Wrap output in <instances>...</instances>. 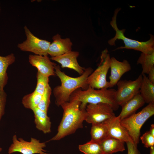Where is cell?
I'll return each instance as SVG.
<instances>
[{
  "label": "cell",
  "instance_id": "cell-30",
  "mask_svg": "<svg viewBox=\"0 0 154 154\" xmlns=\"http://www.w3.org/2000/svg\"><path fill=\"white\" fill-rule=\"evenodd\" d=\"M147 77L149 81L154 84V67L151 68L149 71Z\"/></svg>",
  "mask_w": 154,
  "mask_h": 154
},
{
  "label": "cell",
  "instance_id": "cell-16",
  "mask_svg": "<svg viewBox=\"0 0 154 154\" xmlns=\"http://www.w3.org/2000/svg\"><path fill=\"white\" fill-rule=\"evenodd\" d=\"M145 103L139 92L122 106L121 110L119 115L121 120L135 113Z\"/></svg>",
  "mask_w": 154,
  "mask_h": 154
},
{
  "label": "cell",
  "instance_id": "cell-11",
  "mask_svg": "<svg viewBox=\"0 0 154 154\" xmlns=\"http://www.w3.org/2000/svg\"><path fill=\"white\" fill-rule=\"evenodd\" d=\"M120 121L119 117L118 116L104 122L108 128V137L125 142H130L134 143L126 129L121 124Z\"/></svg>",
  "mask_w": 154,
  "mask_h": 154
},
{
  "label": "cell",
  "instance_id": "cell-6",
  "mask_svg": "<svg viewBox=\"0 0 154 154\" xmlns=\"http://www.w3.org/2000/svg\"><path fill=\"white\" fill-rule=\"evenodd\" d=\"M110 59L108 49L103 50L98 67L88 78L87 83L88 86L95 89L109 88V82L106 80V76L110 68Z\"/></svg>",
  "mask_w": 154,
  "mask_h": 154
},
{
  "label": "cell",
  "instance_id": "cell-34",
  "mask_svg": "<svg viewBox=\"0 0 154 154\" xmlns=\"http://www.w3.org/2000/svg\"><path fill=\"white\" fill-rule=\"evenodd\" d=\"M1 11V7H0V13Z\"/></svg>",
  "mask_w": 154,
  "mask_h": 154
},
{
  "label": "cell",
  "instance_id": "cell-2",
  "mask_svg": "<svg viewBox=\"0 0 154 154\" xmlns=\"http://www.w3.org/2000/svg\"><path fill=\"white\" fill-rule=\"evenodd\" d=\"M54 70L56 75L60 81L61 84L54 88L53 93L55 98V104L60 106L62 104L69 102L71 95L77 89L85 90L88 88L87 78L94 70L91 67H88L85 69L82 74L76 77L67 75L62 72L60 66L57 65Z\"/></svg>",
  "mask_w": 154,
  "mask_h": 154
},
{
  "label": "cell",
  "instance_id": "cell-32",
  "mask_svg": "<svg viewBox=\"0 0 154 154\" xmlns=\"http://www.w3.org/2000/svg\"><path fill=\"white\" fill-rule=\"evenodd\" d=\"M150 151L149 154H154V146L150 148Z\"/></svg>",
  "mask_w": 154,
  "mask_h": 154
},
{
  "label": "cell",
  "instance_id": "cell-7",
  "mask_svg": "<svg viewBox=\"0 0 154 154\" xmlns=\"http://www.w3.org/2000/svg\"><path fill=\"white\" fill-rule=\"evenodd\" d=\"M46 147V142H41L33 137L28 141L22 138L17 139L16 135L12 137V143L9 147L8 153L11 154L18 152L22 154H49L43 148Z\"/></svg>",
  "mask_w": 154,
  "mask_h": 154
},
{
  "label": "cell",
  "instance_id": "cell-24",
  "mask_svg": "<svg viewBox=\"0 0 154 154\" xmlns=\"http://www.w3.org/2000/svg\"><path fill=\"white\" fill-rule=\"evenodd\" d=\"M78 148L84 154H104L100 143L91 140L79 145Z\"/></svg>",
  "mask_w": 154,
  "mask_h": 154
},
{
  "label": "cell",
  "instance_id": "cell-9",
  "mask_svg": "<svg viewBox=\"0 0 154 154\" xmlns=\"http://www.w3.org/2000/svg\"><path fill=\"white\" fill-rule=\"evenodd\" d=\"M26 40L17 45L21 50L32 52L36 55L48 56V51L51 42L39 38L35 36L25 26L24 27Z\"/></svg>",
  "mask_w": 154,
  "mask_h": 154
},
{
  "label": "cell",
  "instance_id": "cell-25",
  "mask_svg": "<svg viewBox=\"0 0 154 154\" xmlns=\"http://www.w3.org/2000/svg\"><path fill=\"white\" fill-rule=\"evenodd\" d=\"M49 77L44 76L37 71V84L35 91L42 95L49 85Z\"/></svg>",
  "mask_w": 154,
  "mask_h": 154
},
{
  "label": "cell",
  "instance_id": "cell-20",
  "mask_svg": "<svg viewBox=\"0 0 154 154\" xmlns=\"http://www.w3.org/2000/svg\"><path fill=\"white\" fill-rule=\"evenodd\" d=\"M142 74L143 78L139 93L145 103L148 104L154 103V84L149 81L145 74Z\"/></svg>",
  "mask_w": 154,
  "mask_h": 154
},
{
  "label": "cell",
  "instance_id": "cell-29",
  "mask_svg": "<svg viewBox=\"0 0 154 154\" xmlns=\"http://www.w3.org/2000/svg\"><path fill=\"white\" fill-rule=\"evenodd\" d=\"M126 143L127 148V154H141L138 149L137 145L130 142Z\"/></svg>",
  "mask_w": 154,
  "mask_h": 154
},
{
  "label": "cell",
  "instance_id": "cell-31",
  "mask_svg": "<svg viewBox=\"0 0 154 154\" xmlns=\"http://www.w3.org/2000/svg\"><path fill=\"white\" fill-rule=\"evenodd\" d=\"M150 133L153 136H154V125L152 124L150 126V130L149 131Z\"/></svg>",
  "mask_w": 154,
  "mask_h": 154
},
{
  "label": "cell",
  "instance_id": "cell-3",
  "mask_svg": "<svg viewBox=\"0 0 154 154\" xmlns=\"http://www.w3.org/2000/svg\"><path fill=\"white\" fill-rule=\"evenodd\" d=\"M116 91L111 88L95 89L89 86L85 90L79 88L72 93L69 101L76 100L80 102V108L82 109H85L88 104L102 103L110 105L114 111L116 110L119 106L115 101Z\"/></svg>",
  "mask_w": 154,
  "mask_h": 154
},
{
  "label": "cell",
  "instance_id": "cell-10",
  "mask_svg": "<svg viewBox=\"0 0 154 154\" xmlns=\"http://www.w3.org/2000/svg\"><path fill=\"white\" fill-rule=\"evenodd\" d=\"M86 110L85 121L92 124L103 122L116 116L112 106L106 103L88 104Z\"/></svg>",
  "mask_w": 154,
  "mask_h": 154
},
{
  "label": "cell",
  "instance_id": "cell-21",
  "mask_svg": "<svg viewBox=\"0 0 154 154\" xmlns=\"http://www.w3.org/2000/svg\"><path fill=\"white\" fill-rule=\"evenodd\" d=\"M90 134L91 140L100 143L108 137V128L105 123L92 124Z\"/></svg>",
  "mask_w": 154,
  "mask_h": 154
},
{
  "label": "cell",
  "instance_id": "cell-1",
  "mask_svg": "<svg viewBox=\"0 0 154 154\" xmlns=\"http://www.w3.org/2000/svg\"><path fill=\"white\" fill-rule=\"evenodd\" d=\"M80 102L74 100L65 102L61 105L63 110V116L58 127L57 132L48 141L59 140L83 127L86 112V109L80 108Z\"/></svg>",
  "mask_w": 154,
  "mask_h": 154
},
{
  "label": "cell",
  "instance_id": "cell-26",
  "mask_svg": "<svg viewBox=\"0 0 154 154\" xmlns=\"http://www.w3.org/2000/svg\"><path fill=\"white\" fill-rule=\"evenodd\" d=\"M52 89L49 84L48 86L42 96L40 102L37 106L39 109L47 113L50 103V97Z\"/></svg>",
  "mask_w": 154,
  "mask_h": 154
},
{
  "label": "cell",
  "instance_id": "cell-27",
  "mask_svg": "<svg viewBox=\"0 0 154 154\" xmlns=\"http://www.w3.org/2000/svg\"><path fill=\"white\" fill-rule=\"evenodd\" d=\"M140 138L145 147L150 148L154 146V136L149 131L145 132Z\"/></svg>",
  "mask_w": 154,
  "mask_h": 154
},
{
  "label": "cell",
  "instance_id": "cell-22",
  "mask_svg": "<svg viewBox=\"0 0 154 154\" xmlns=\"http://www.w3.org/2000/svg\"><path fill=\"white\" fill-rule=\"evenodd\" d=\"M137 64L142 66L141 74H147L150 70L154 67V52L149 54L141 53Z\"/></svg>",
  "mask_w": 154,
  "mask_h": 154
},
{
  "label": "cell",
  "instance_id": "cell-33",
  "mask_svg": "<svg viewBox=\"0 0 154 154\" xmlns=\"http://www.w3.org/2000/svg\"><path fill=\"white\" fill-rule=\"evenodd\" d=\"M2 148L0 147V152L2 151Z\"/></svg>",
  "mask_w": 154,
  "mask_h": 154
},
{
  "label": "cell",
  "instance_id": "cell-23",
  "mask_svg": "<svg viewBox=\"0 0 154 154\" xmlns=\"http://www.w3.org/2000/svg\"><path fill=\"white\" fill-rule=\"evenodd\" d=\"M42 96L34 91L32 93L25 95L22 99V103L24 107L32 110L37 107Z\"/></svg>",
  "mask_w": 154,
  "mask_h": 154
},
{
  "label": "cell",
  "instance_id": "cell-28",
  "mask_svg": "<svg viewBox=\"0 0 154 154\" xmlns=\"http://www.w3.org/2000/svg\"><path fill=\"white\" fill-rule=\"evenodd\" d=\"M7 95L4 90L0 89V121L5 113Z\"/></svg>",
  "mask_w": 154,
  "mask_h": 154
},
{
  "label": "cell",
  "instance_id": "cell-19",
  "mask_svg": "<svg viewBox=\"0 0 154 154\" xmlns=\"http://www.w3.org/2000/svg\"><path fill=\"white\" fill-rule=\"evenodd\" d=\"M15 60V57L13 53L5 56H0V89L2 90H4L8 80L7 69Z\"/></svg>",
  "mask_w": 154,
  "mask_h": 154
},
{
  "label": "cell",
  "instance_id": "cell-8",
  "mask_svg": "<svg viewBox=\"0 0 154 154\" xmlns=\"http://www.w3.org/2000/svg\"><path fill=\"white\" fill-rule=\"evenodd\" d=\"M142 78L141 74L135 80H119L117 82L115 100L119 106L122 107L139 92Z\"/></svg>",
  "mask_w": 154,
  "mask_h": 154
},
{
  "label": "cell",
  "instance_id": "cell-18",
  "mask_svg": "<svg viewBox=\"0 0 154 154\" xmlns=\"http://www.w3.org/2000/svg\"><path fill=\"white\" fill-rule=\"evenodd\" d=\"M125 142L108 137L99 143L104 154H113L125 150Z\"/></svg>",
  "mask_w": 154,
  "mask_h": 154
},
{
  "label": "cell",
  "instance_id": "cell-13",
  "mask_svg": "<svg viewBox=\"0 0 154 154\" xmlns=\"http://www.w3.org/2000/svg\"><path fill=\"white\" fill-rule=\"evenodd\" d=\"M110 75L108 82L109 88H111L117 84L124 74L131 70V67L127 60L120 62L112 57L110 59Z\"/></svg>",
  "mask_w": 154,
  "mask_h": 154
},
{
  "label": "cell",
  "instance_id": "cell-17",
  "mask_svg": "<svg viewBox=\"0 0 154 154\" xmlns=\"http://www.w3.org/2000/svg\"><path fill=\"white\" fill-rule=\"evenodd\" d=\"M34 116V122L36 128L44 133L51 131V124L50 117L47 113L37 107L32 110Z\"/></svg>",
  "mask_w": 154,
  "mask_h": 154
},
{
  "label": "cell",
  "instance_id": "cell-4",
  "mask_svg": "<svg viewBox=\"0 0 154 154\" xmlns=\"http://www.w3.org/2000/svg\"><path fill=\"white\" fill-rule=\"evenodd\" d=\"M121 9L117 8L114 11L110 24L116 31V34L113 38L110 39L108 41L109 44L111 46H115V42L117 40H122L125 44L123 46L117 48L115 50L123 49H132L140 51L145 54L151 53L154 52V37L150 34V39L146 41L140 42L125 37L124 35L125 29L119 30L117 24V16Z\"/></svg>",
  "mask_w": 154,
  "mask_h": 154
},
{
  "label": "cell",
  "instance_id": "cell-15",
  "mask_svg": "<svg viewBox=\"0 0 154 154\" xmlns=\"http://www.w3.org/2000/svg\"><path fill=\"white\" fill-rule=\"evenodd\" d=\"M53 42L49 47L48 53L51 57L59 56L72 51V43L69 38L63 39L58 34L54 35Z\"/></svg>",
  "mask_w": 154,
  "mask_h": 154
},
{
  "label": "cell",
  "instance_id": "cell-12",
  "mask_svg": "<svg viewBox=\"0 0 154 154\" xmlns=\"http://www.w3.org/2000/svg\"><path fill=\"white\" fill-rule=\"evenodd\" d=\"M29 61L42 74L48 77L56 75L54 68L56 64L52 62L48 56L30 54Z\"/></svg>",
  "mask_w": 154,
  "mask_h": 154
},
{
  "label": "cell",
  "instance_id": "cell-14",
  "mask_svg": "<svg viewBox=\"0 0 154 154\" xmlns=\"http://www.w3.org/2000/svg\"><path fill=\"white\" fill-rule=\"evenodd\" d=\"M79 55L78 52L71 51L59 56L51 57L50 59L60 64L61 68L73 69L80 75L85 68L81 66L78 62L77 58Z\"/></svg>",
  "mask_w": 154,
  "mask_h": 154
},
{
  "label": "cell",
  "instance_id": "cell-5",
  "mask_svg": "<svg viewBox=\"0 0 154 154\" xmlns=\"http://www.w3.org/2000/svg\"><path fill=\"white\" fill-rule=\"evenodd\" d=\"M154 114V103H151L139 112L121 120V124L126 129L135 144L137 145L139 143L142 126Z\"/></svg>",
  "mask_w": 154,
  "mask_h": 154
}]
</instances>
